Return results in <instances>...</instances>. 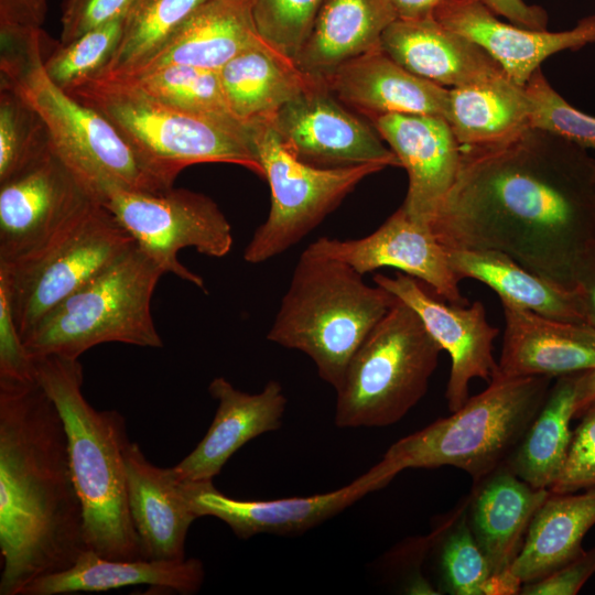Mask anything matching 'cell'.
<instances>
[{
  "instance_id": "1",
  "label": "cell",
  "mask_w": 595,
  "mask_h": 595,
  "mask_svg": "<svg viewBox=\"0 0 595 595\" xmlns=\"http://www.w3.org/2000/svg\"><path fill=\"white\" fill-rule=\"evenodd\" d=\"M431 228L447 248L500 251L552 282L577 288L595 266V158L534 128L499 143L464 147Z\"/></svg>"
},
{
  "instance_id": "2",
  "label": "cell",
  "mask_w": 595,
  "mask_h": 595,
  "mask_svg": "<svg viewBox=\"0 0 595 595\" xmlns=\"http://www.w3.org/2000/svg\"><path fill=\"white\" fill-rule=\"evenodd\" d=\"M88 550L62 416L37 380L0 379V595Z\"/></svg>"
},
{
  "instance_id": "3",
  "label": "cell",
  "mask_w": 595,
  "mask_h": 595,
  "mask_svg": "<svg viewBox=\"0 0 595 595\" xmlns=\"http://www.w3.org/2000/svg\"><path fill=\"white\" fill-rule=\"evenodd\" d=\"M0 39V87L40 116L52 152L94 198L101 202L112 188L159 193L173 187L177 172L147 158L107 118L47 76L42 29Z\"/></svg>"
},
{
  "instance_id": "4",
  "label": "cell",
  "mask_w": 595,
  "mask_h": 595,
  "mask_svg": "<svg viewBox=\"0 0 595 595\" xmlns=\"http://www.w3.org/2000/svg\"><path fill=\"white\" fill-rule=\"evenodd\" d=\"M36 380L56 405L67 435L72 475L84 512L87 548L112 560L143 559L127 493L125 418L85 398L78 359L33 357Z\"/></svg>"
},
{
  "instance_id": "5",
  "label": "cell",
  "mask_w": 595,
  "mask_h": 595,
  "mask_svg": "<svg viewBox=\"0 0 595 595\" xmlns=\"http://www.w3.org/2000/svg\"><path fill=\"white\" fill-rule=\"evenodd\" d=\"M397 300L349 264L305 249L267 338L307 355L336 390L356 349Z\"/></svg>"
},
{
  "instance_id": "6",
  "label": "cell",
  "mask_w": 595,
  "mask_h": 595,
  "mask_svg": "<svg viewBox=\"0 0 595 595\" xmlns=\"http://www.w3.org/2000/svg\"><path fill=\"white\" fill-rule=\"evenodd\" d=\"M551 379L495 376L448 416L394 442L376 469L387 484L404 469L441 466L479 482L506 463L545 401Z\"/></svg>"
},
{
  "instance_id": "7",
  "label": "cell",
  "mask_w": 595,
  "mask_h": 595,
  "mask_svg": "<svg viewBox=\"0 0 595 595\" xmlns=\"http://www.w3.org/2000/svg\"><path fill=\"white\" fill-rule=\"evenodd\" d=\"M163 271L137 245L50 311L24 337L32 357H78L100 344L161 348L151 299Z\"/></svg>"
},
{
  "instance_id": "8",
  "label": "cell",
  "mask_w": 595,
  "mask_h": 595,
  "mask_svg": "<svg viewBox=\"0 0 595 595\" xmlns=\"http://www.w3.org/2000/svg\"><path fill=\"white\" fill-rule=\"evenodd\" d=\"M441 346L399 298L351 356L336 389L338 428L400 421L425 394Z\"/></svg>"
},
{
  "instance_id": "9",
  "label": "cell",
  "mask_w": 595,
  "mask_h": 595,
  "mask_svg": "<svg viewBox=\"0 0 595 595\" xmlns=\"http://www.w3.org/2000/svg\"><path fill=\"white\" fill-rule=\"evenodd\" d=\"M66 91L107 118L147 158L178 174L193 164L228 163L263 178L252 139L223 123L105 77L88 78Z\"/></svg>"
},
{
  "instance_id": "10",
  "label": "cell",
  "mask_w": 595,
  "mask_h": 595,
  "mask_svg": "<svg viewBox=\"0 0 595 595\" xmlns=\"http://www.w3.org/2000/svg\"><path fill=\"white\" fill-rule=\"evenodd\" d=\"M134 245L113 215L90 196L40 247L12 262H0L22 338Z\"/></svg>"
},
{
  "instance_id": "11",
  "label": "cell",
  "mask_w": 595,
  "mask_h": 595,
  "mask_svg": "<svg viewBox=\"0 0 595 595\" xmlns=\"http://www.w3.org/2000/svg\"><path fill=\"white\" fill-rule=\"evenodd\" d=\"M253 144L271 191L267 219L244 251L248 263H261L301 241L367 176L377 163L325 169L294 158L269 123L255 125Z\"/></svg>"
},
{
  "instance_id": "12",
  "label": "cell",
  "mask_w": 595,
  "mask_h": 595,
  "mask_svg": "<svg viewBox=\"0 0 595 595\" xmlns=\"http://www.w3.org/2000/svg\"><path fill=\"white\" fill-rule=\"evenodd\" d=\"M163 273L206 291L201 275L177 258L183 248L221 258L229 253L231 226L219 206L203 193L171 187L159 193L110 190L100 202Z\"/></svg>"
},
{
  "instance_id": "13",
  "label": "cell",
  "mask_w": 595,
  "mask_h": 595,
  "mask_svg": "<svg viewBox=\"0 0 595 595\" xmlns=\"http://www.w3.org/2000/svg\"><path fill=\"white\" fill-rule=\"evenodd\" d=\"M298 160L336 169L377 163L401 166L372 123L357 117L324 79L285 104L269 122Z\"/></svg>"
},
{
  "instance_id": "14",
  "label": "cell",
  "mask_w": 595,
  "mask_h": 595,
  "mask_svg": "<svg viewBox=\"0 0 595 595\" xmlns=\"http://www.w3.org/2000/svg\"><path fill=\"white\" fill-rule=\"evenodd\" d=\"M374 283L413 309L430 335L450 355L451 371L445 390L450 412L468 400L470 380L480 378L490 382L498 368L493 353L499 331L488 322L482 302L470 305L447 302L422 281L403 272L393 277L376 273Z\"/></svg>"
},
{
  "instance_id": "15",
  "label": "cell",
  "mask_w": 595,
  "mask_h": 595,
  "mask_svg": "<svg viewBox=\"0 0 595 595\" xmlns=\"http://www.w3.org/2000/svg\"><path fill=\"white\" fill-rule=\"evenodd\" d=\"M307 251L340 260L360 274L391 267L426 284L447 302L466 305L447 248L431 227L413 220L399 207L374 232L358 239L322 237Z\"/></svg>"
},
{
  "instance_id": "16",
  "label": "cell",
  "mask_w": 595,
  "mask_h": 595,
  "mask_svg": "<svg viewBox=\"0 0 595 595\" xmlns=\"http://www.w3.org/2000/svg\"><path fill=\"white\" fill-rule=\"evenodd\" d=\"M385 486L374 467L334 491L270 500L228 497L214 487L213 480H177L180 494L198 518L216 517L227 523L240 539H249L258 533L305 531Z\"/></svg>"
},
{
  "instance_id": "17",
  "label": "cell",
  "mask_w": 595,
  "mask_h": 595,
  "mask_svg": "<svg viewBox=\"0 0 595 595\" xmlns=\"http://www.w3.org/2000/svg\"><path fill=\"white\" fill-rule=\"evenodd\" d=\"M90 196L52 150L0 184V262H12L40 247Z\"/></svg>"
},
{
  "instance_id": "18",
  "label": "cell",
  "mask_w": 595,
  "mask_h": 595,
  "mask_svg": "<svg viewBox=\"0 0 595 595\" xmlns=\"http://www.w3.org/2000/svg\"><path fill=\"white\" fill-rule=\"evenodd\" d=\"M409 177L401 207L431 227L457 176L462 147L444 117L389 113L370 120Z\"/></svg>"
},
{
  "instance_id": "19",
  "label": "cell",
  "mask_w": 595,
  "mask_h": 595,
  "mask_svg": "<svg viewBox=\"0 0 595 595\" xmlns=\"http://www.w3.org/2000/svg\"><path fill=\"white\" fill-rule=\"evenodd\" d=\"M433 15L485 50L519 86H524L551 55L595 44V15L585 17L574 28L560 32L502 22L479 0H442Z\"/></svg>"
},
{
  "instance_id": "20",
  "label": "cell",
  "mask_w": 595,
  "mask_h": 595,
  "mask_svg": "<svg viewBox=\"0 0 595 595\" xmlns=\"http://www.w3.org/2000/svg\"><path fill=\"white\" fill-rule=\"evenodd\" d=\"M500 303L505 331L495 376L553 378L595 368V327Z\"/></svg>"
},
{
  "instance_id": "21",
  "label": "cell",
  "mask_w": 595,
  "mask_h": 595,
  "mask_svg": "<svg viewBox=\"0 0 595 595\" xmlns=\"http://www.w3.org/2000/svg\"><path fill=\"white\" fill-rule=\"evenodd\" d=\"M208 392L218 401L214 420L196 447L171 467L177 480H213L242 445L281 425L286 398L275 380L258 393H247L216 377Z\"/></svg>"
},
{
  "instance_id": "22",
  "label": "cell",
  "mask_w": 595,
  "mask_h": 595,
  "mask_svg": "<svg viewBox=\"0 0 595 595\" xmlns=\"http://www.w3.org/2000/svg\"><path fill=\"white\" fill-rule=\"evenodd\" d=\"M380 47L412 74L443 87L477 85L507 76L485 50L433 14L397 18L382 33Z\"/></svg>"
},
{
  "instance_id": "23",
  "label": "cell",
  "mask_w": 595,
  "mask_h": 595,
  "mask_svg": "<svg viewBox=\"0 0 595 595\" xmlns=\"http://www.w3.org/2000/svg\"><path fill=\"white\" fill-rule=\"evenodd\" d=\"M324 82L369 121L389 113L447 117L450 89L412 74L381 47L342 64Z\"/></svg>"
},
{
  "instance_id": "24",
  "label": "cell",
  "mask_w": 595,
  "mask_h": 595,
  "mask_svg": "<svg viewBox=\"0 0 595 595\" xmlns=\"http://www.w3.org/2000/svg\"><path fill=\"white\" fill-rule=\"evenodd\" d=\"M550 494L520 479L506 464L474 483L465 515L490 575L510 572L534 513Z\"/></svg>"
},
{
  "instance_id": "25",
  "label": "cell",
  "mask_w": 595,
  "mask_h": 595,
  "mask_svg": "<svg viewBox=\"0 0 595 595\" xmlns=\"http://www.w3.org/2000/svg\"><path fill=\"white\" fill-rule=\"evenodd\" d=\"M263 41L249 0H207L152 54L120 77L169 65L219 71L245 50Z\"/></svg>"
},
{
  "instance_id": "26",
  "label": "cell",
  "mask_w": 595,
  "mask_h": 595,
  "mask_svg": "<svg viewBox=\"0 0 595 595\" xmlns=\"http://www.w3.org/2000/svg\"><path fill=\"white\" fill-rule=\"evenodd\" d=\"M131 519L145 560H185V540L198 517L178 491L171 467H159L137 442L125 452Z\"/></svg>"
},
{
  "instance_id": "27",
  "label": "cell",
  "mask_w": 595,
  "mask_h": 595,
  "mask_svg": "<svg viewBox=\"0 0 595 595\" xmlns=\"http://www.w3.org/2000/svg\"><path fill=\"white\" fill-rule=\"evenodd\" d=\"M203 580L204 566L197 559L112 560L88 549L68 569L31 582L21 595L106 592L133 585L190 595L198 592Z\"/></svg>"
},
{
  "instance_id": "28",
  "label": "cell",
  "mask_w": 595,
  "mask_h": 595,
  "mask_svg": "<svg viewBox=\"0 0 595 595\" xmlns=\"http://www.w3.org/2000/svg\"><path fill=\"white\" fill-rule=\"evenodd\" d=\"M397 18L389 0H325L294 64L324 79L342 64L380 47L382 33Z\"/></svg>"
},
{
  "instance_id": "29",
  "label": "cell",
  "mask_w": 595,
  "mask_h": 595,
  "mask_svg": "<svg viewBox=\"0 0 595 595\" xmlns=\"http://www.w3.org/2000/svg\"><path fill=\"white\" fill-rule=\"evenodd\" d=\"M447 250L451 267L459 280L469 278L483 282L498 294L499 300L542 316L587 324L578 286L571 289L552 282L500 251L472 248Z\"/></svg>"
},
{
  "instance_id": "30",
  "label": "cell",
  "mask_w": 595,
  "mask_h": 595,
  "mask_svg": "<svg viewBox=\"0 0 595 595\" xmlns=\"http://www.w3.org/2000/svg\"><path fill=\"white\" fill-rule=\"evenodd\" d=\"M218 74L232 113L247 127L269 123L285 104L322 79L304 74L264 42L236 55Z\"/></svg>"
},
{
  "instance_id": "31",
  "label": "cell",
  "mask_w": 595,
  "mask_h": 595,
  "mask_svg": "<svg viewBox=\"0 0 595 595\" xmlns=\"http://www.w3.org/2000/svg\"><path fill=\"white\" fill-rule=\"evenodd\" d=\"M595 524V486L583 494L552 493L539 507L510 572L523 584L538 581L584 550L582 541Z\"/></svg>"
},
{
  "instance_id": "32",
  "label": "cell",
  "mask_w": 595,
  "mask_h": 595,
  "mask_svg": "<svg viewBox=\"0 0 595 595\" xmlns=\"http://www.w3.org/2000/svg\"><path fill=\"white\" fill-rule=\"evenodd\" d=\"M446 120L463 147L499 143L530 128V102L524 86L502 76L451 88Z\"/></svg>"
},
{
  "instance_id": "33",
  "label": "cell",
  "mask_w": 595,
  "mask_h": 595,
  "mask_svg": "<svg viewBox=\"0 0 595 595\" xmlns=\"http://www.w3.org/2000/svg\"><path fill=\"white\" fill-rule=\"evenodd\" d=\"M577 374L560 376L523 436L506 461L534 488L551 489L562 470L575 416Z\"/></svg>"
},
{
  "instance_id": "34",
  "label": "cell",
  "mask_w": 595,
  "mask_h": 595,
  "mask_svg": "<svg viewBox=\"0 0 595 595\" xmlns=\"http://www.w3.org/2000/svg\"><path fill=\"white\" fill-rule=\"evenodd\" d=\"M105 78L121 82L182 111L223 123L253 141L255 129L244 125L232 113L218 71L169 65L134 75Z\"/></svg>"
},
{
  "instance_id": "35",
  "label": "cell",
  "mask_w": 595,
  "mask_h": 595,
  "mask_svg": "<svg viewBox=\"0 0 595 595\" xmlns=\"http://www.w3.org/2000/svg\"><path fill=\"white\" fill-rule=\"evenodd\" d=\"M206 1L134 0L125 17L117 47L96 76H117L132 69Z\"/></svg>"
},
{
  "instance_id": "36",
  "label": "cell",
  "mask_w": 595,
  "mask_h": 595,
  "mask_svg": "<svg viewBox=\"0 0 595 595\" xmlns=\"http://www.w3.org/2000/svg\"><path fill=\"white\" fill-rule=\"evenodd\" d=\"M466 500L437 528V569L442 593L485 595L490 575L487 560L477 544L465 515Z\"/></svg>"
},
{
  "instance_id": "37",
  "label": "cell",
  "mask_w": 595,
  "mask_h": 595,
  "mask_svg": "<svg viewBox=\"0 0 595 595\" xmlns=\"http://www.w3.org/2000/svg\"><path fill=\"white\" fill-rule=\"evenodd\" d=\"M51 145L40 116L15 93L0 87V184L23 173Z\"/></svg>"
},
{
  "instance_id": "38",
  "label": "cell",
  "mask_w": 595,
  "mask_h": 595,
  "mask_svg": "<svg viewBox=\"0 0 595 595\" xmlns=\"http://www.w3.org/2000/svg\"><path fill=\"white\" fill-rule=\"evenodd\" d=\"M125 18L94 29L44 56L47 76L67 90L102 71L120 40Z\"/></svg>"
},
{
  "instance_id": "39",
  "label": "cell",
  "mask_w": 595,
  "mask_h": 595,
  "mask_svg": "<svg viewBox=\"0 0 595 595\" xmlns=\"http://www.w3.org/2000/svg\"><path fill=\"white\" fill-rule=\"evenodd\" d=\"M325 0H249L261 40L294 63Z\"/></svg>"
},
{
  "instance_id": "40",
  "label": "cell",
  "mask_w": 595,
  "mask_h": 595,
  "mask_svg": "<svg viewBox=\"0 0 595 595\" xmlns=\"http://www.w3.org/2000/svg\"><path fill=\"white\" fill-rule=\"evenodd\" d=\"M530 102V128L595 151V117L570 105L538 68L524 85Z\"/></svg>"
},
{
  "instance_id": "41",
  "label": "cell",
  "mask_w": 595,
  "mask_h": 595,
  "mask_svg": "<svg viewBox=\"0 0 595 595\" xmlns=\"http://www.w3.org/2000/svg\"><path fill=\"white\" fill-rule=\"evenodd\" d=\"M595 486V400L572 432L560 476L550 491L571 494Z\"/></svg>"
},
{
  "instance_id": "42",
  "label": "cell",
  "mask_w": 595,
  "mask_h": 595,
  "mask_svg": "<svg viewBox=\"0 0 595 595\" xmlns=\"http://www.w3.org/2000/svg\"><path fill=\"white\" fill-rule=\"evenodd\" d=\"M0 379L36 380L33 357L26 350L13 318L8 285L0 275Z\"/></svg>"
},
{
  "instance_id": "43",
  "label": "cell",
  "mask_w": 595,
  "mask_h": 595,
  "mask_svg": "<svg viewBox=\"0 0 595 595\" xmlns=\"http://www.w3.org/2000/svg\"><path fill=\"white\" fill-rule=\"evenodd\" d=\"M134 0H63L60 43L125 18Z\"/></svg>"
},
{
  "instance_id": "44",
  "label": "cell",
  "mask_w": 595,
  "mask_h": 595,
  "mask_svg": "<svg viewBox=\"0 0 595 595\" xmlns=\"http://www.w3.org/2000/svg\"><path fill=\"white\" fill-rule=\"evenodd\" d=\"M595 574V547L549 575L522 585L523 595H575Z\"/></svg>"
},
{
  "instance_id": "45",
  "label": "cell",
  "mask_w": 595,
  "mask_h": 595,
  "mask_svg": "<svg viewBox=\"0 0 595 595\" xmlns=\"http://www.w3.org/2000/svg\"><path fill=\"white\" fill-rule=\"evenodd\" d=\"M47 0H0V33L41 29Z\"/></svg>"
},
{
  "instance_id": "46",
  "label": "cell",
  "mask_w": 595,
  "mask_h": 595,
  "mask_svg": "<svg viewBox=\"0 0 595 595\" xmlns=\"http://www.w3.org/2000/svg\"><path fill=\"white\" fill-rule=\"evenodd\" d=\"M496 15L510 23L530 30H547L548 14L539 6H529L523 0H479Z\"/></svg>"
},
{
  "instance_id": "47",
  "label": "cell",
  "mask_w": 595,
  "mask_h": 595,
  "mask_svg": "<svg viewBox=\"0 0 595 595\" xmlns=\"http://www.w3.org/2000/svg\"><path fill=\"white\" fill-rule=\"evenodd\" d=\"M398 18L418 19L432 15L442 0H389Z\"/></svg>"
},
{
  "instance_id": "48",
  "label": "cell",
  "mask_w": 595,
  "mask_h": 595,
  "mask_svg": "<svg viewBox=\"0 0 595 595\" xmlns=\"http://www.w3.org/2000/svg\"><path fill=\"white\" fill-rule=\"evenodd\" d=\"M594 400L595 368L577 374L575 415L582 414Z\"/></svg>"
},
{
  "instance_id": "49",
  "label": "cell",
  "mask_w": 595,
  "mask_h": 595,
  "mask_svg": "<svg viewBox=\"0 0 595 595\" xmlns=\"http://www.w3.org/2000/svg\"><path fill=\"white\" fill-rule=\"evenodd\" d=\"M583 294L587 324L595 327V266L577 285Z\"/></svg>"
}]
</instances>
